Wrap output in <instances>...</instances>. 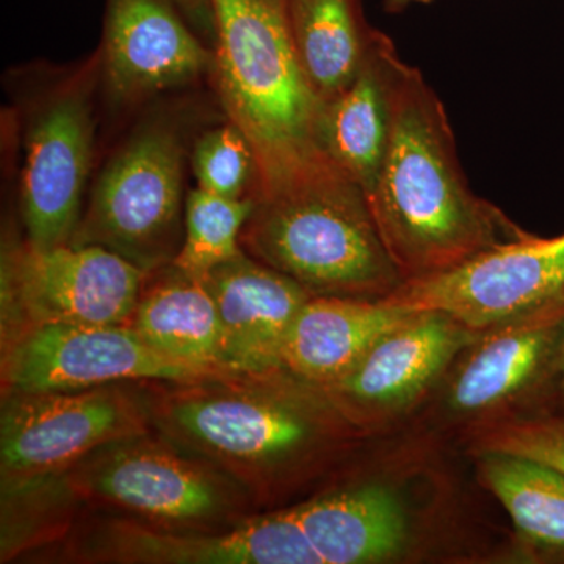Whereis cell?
Listing matches in <instances>:
<instances>
[{"label":"cell","instance_id":"1","mask_svg":"<svg viewBox=\"0 0 564 564\" xmlns=\"http://www.w3.org/2000/svg\"><path fill=\"white\" fill-rule=\"evenodd\" d=\"M143 386L152 429L228 474L256 507L321 477L369 434L285 369Z\"/></svg>","mask_w":564,"mask_h":564},{"label":"cell","instance_id":"2","mask_svg":"<svg viewBox=\"0 0 564 564\" xmlns=\"http://www.w3.org/2000/svg\"><path fill=\"white\" fill-rule=\"evenodd\" d=\"M367 199L404 281L445 272L527 232L470 188L444 102L406 62L388 150Z\"/></svg>","mask_w":564,"mask_h":564},{"label":"cell","instance_id":"3","mask_svg":"<svg viewBox=\"0 0 564 564\" xmlns=\"http://www.w3.org/2000/svg\"><path fill=\"white\" fill-rule=\"evenodd\" d=\"M210 6L212 76L229 122L254 151L252 198L332 163L318 140L323 101L300 65L282 11L265 0H210Z\"/></svg>","mask_w":564,"mask_h":564},{"label":"cell","instance_id":"4","mask_svg":"<svg viewBox=\"0 0 564 564\" xmlns=\"http://www.w3.org/2000/svg\"><path fill=\"white\" fill-rule=\"evenodd\" d=\"M240 243L313 296L384 300L404 282L366 192L333 162L254 198Z\"/></svg>","mask_w":564,"mask_h":564},{"label":"cell","instance_id":"5","mask_svg":"<svg viewBox=\"0 0 564 564\" xmlns=\"http://www.w3.org/2000/svg\"><path fill=\"white\" fill-rule=\"evenodd\" d=\"M36 485L55 513L70 500L198 530L226 529L256 514L242 486L155 430L104 445Z\"/></svg>","mask_w":564,"mask_h":564},{"label":"cell","instance_id":"6","mask_svg":"<svg viewBox=\"0 0 564 564\" xmlns=\"http://www.w3.org/2000/svg\"><path fill=\"white\" fill-rule=\"evenodd\" d=\"M187 144L176 124L152 118L96 177L69 243L96 245L144 272L173 263L184 242Z\"/></svg>","mask_w":564,"mask_h":564},{"label":"cell","instance_id":"7","mask_svg":"<svg viewBox=\"0 0 564 564\" xmlns=\"http://www.w3.org/2000/svg\"><path fill=\"white\" fill-rule=\"evenodd\" d=\"M99 54L41 88L25 111L20 203L25 242L69 243L95 159V87Z\"/></svg>","mask_w":564,"mask_h":564},{"label":"cell","instance_id":"8","mask_svg":"<svg viewBox=\"0 0 564 564\" xmlns=\"http://www.w3.org/2000/svg\"><path fill=\"white\" fill-rule=\"evenodd\" d=\"M2 395V489L68 470L104 445L152 432L143 383Z\"/></svg>","mask_w":564,"mask_h":564},{"label":"cell","instance_id":"9","mask_svg":"<svg viewBox=\"0 0 564 564\" xmlns=\"http://www.w3.org/2000/svg\"><path fill=\"white\" fill-rule=\"evenodd\" d=\"M150 273L96 245H9L2 256V345L47 323L129 325Z\"/></svg>","mask_w":564,"mask_h":564},{"label":"cell","instance_id":"10","mask_svg":"<svg viewBox=\"0 0 564 564\" xmlns=\"http://www.w3.org/2000/svg\"><path fill=\"white\" fill-rule=\"evenodd\" d=\"M383 302L413 313L448 315L475 333L562 307L564 234L525 232L445 272L404 281Z\"/></svg>","mask_w":564,"mask_h":564},{"label":"cell","instance_id":"11","mask_svg":"<svg viewBox=\"0 0 564 564\" xmlns=\"http://www.w3.org/2000/svg\"><path fill=\"white\" fill-rule=\"evenodd\" d=\"M65 558L107 564H322L292 507L248 516L226 529H177L98 519L77 530Z\"/></svg>","mask_w":564,"mask_h":564},{"label":"cell","instance_id":"12","mask_svg":"<svg viewBox=\"0 0 564 564\" xmlns=\"http://www.w3.org/2000/svg\"><path fill=\"white\" fill-rule=\"evenodd\" d=\"M209 375L165 358L131 325L47 323L2 345L3 392L182 383Z\"/></svg>","mask_w":564,"mask_h":564},{"label":"cell","instance_id":"13","mask_svg":"<svg viewBox=\"0 0 564 564\" xmlns=\"http://www.w3.org/2000/svg\"><path fill=\"white\" fill-rule=\"evenodd\" d=\"M564 334V306L478 334L445 375L444 410L470 426L551 411Z\"/></svg>","mask_w":564,"mask_h":564},{"label":"cell","instance_id":"14","mask_svg":"<svg viewBox=\"0 0 564 564\" xmlns=\"http://www.w3.org/2000/svg\"><path fill=\"white\" fill-rule=\"evenodd\" d=\"M478 334L445 314L413 313L325 389L356 425L372 433L419 406Z\"/></svg>","mask_w":564,"mask_h":564},{"label":"cell","instance_id":"15","mask_svg":"<svg viewBox=\"0 0 564 564\" xmlns=\"http://www.w3.org/2000/svg\"><path fill=\"white\" fill-rule=\"evenodd\" d=\"M214 61L169 0H107L99 65L115 102L132 106L188 87L212 74Z\"/></svg>","mask_w":564,"mask_h":564},{"label":"cell","instance_id":"16","mask_svg":"<svg viewBox=\"0 0 564 564\" xmlns=\"http://www.w3.org/2000/svg\"><path fill=\"white\" fill-rule=\"evenodd\" d=\"M204 280L220 318L223 372L284 369L285 337L313 295L245 251L212 270Z\"/></svg>","mask_w":564,"mask_h":564},{"label":"cell","instance_id":"17","mask_svg":"<svg viewBox=\"0 0 564 564\" xmlns=\"http://www.w3.org/2000/svg\"><path fill=\"white\" fill-rule=\"evenodd\" d=\"M292 510L322 564L397 563L414 549L410 505L384 480L337 486Z\"/></svg>","mask_w":564,"mask_h":564},{"label":"cell","instance_id":"18","mask_svg":"<svg viewBox=\"0 0 564 564\" xmlns=\"http://www.w3.org/2000/svg\"><path fill=\"white\" fill-rule=\"evenodd\" d=\"M403 62L391 36L378 31L350 84L323 102L322 150L366 195L372 191L388 150Z\"/></svg>","mask_w":564,"mask_h":564},{"label":"cell","instance_id":"19","mask_svg":"<svg viewBox=\"0 0 564 564\" xmlns=\"http://www.w3.org/2000/svg\"><path fill=\"white\" fill-rule=\"evenodd\" d=\"M411 314L413 311L383 300L311 296L285 337L282 367L310 383L328 388Z\"/></svg>","mask_w":564,"mask_h":564},{"label":"cell","instance_id":"20","mask_svg":"<svg viewBox=\"0 0 564 564\" xmlns=\"http://www.w3.org/2000/svg\"><path fill=\"white\" fill-rule=\"evenodd\" d=\"M129 325L165 358L203 372H223L220 318L204 278L174 263L154 270Z\"/></svg>","mask_w":564,"mask_h":564},{"label":"cell","instance_id":"21","mask_svg":"<svg viewBox=\"0 0 564 564\" xmlns=\"http://www.w3.org/2000/svg\"><path fill=\"white\" fill-rule=\"evenodd\" d=\"M475 455L481 484L513 521L519 556L564 563V474L524 456Z\"/></svg>","mask_w":564,"mask_h":564},{"label":"cell","instance_id":"22","mask_svg":"<svg viewBox=\"0 0 564 564\" xmlns=\"http://www.w3.org/2000/svg\"><path fill=\"white\" fill-rule=\"evenodd\" d=\"M293 50L323 102L361 68L378 29L367 24L361 0H282Z\"/></svg>","mask_w":564,"mask_h":564},{"label":"cell","instance_id":"23","mask_svg":"<svg viewBox=\"0 0 564 564\" xmlns=\"http://www.w3.org/2000/svg\"><path fill=\"white\" fill-rule=\"evenodd\" d=\"M252 209L251 196L228 198L193 188L185 202L184 242L174 265L193 276L206 278L242 254L240 239Z\"/></svg>","mask_w":564,"mask_h":564},{"label":"cell","instance_id":"24","mask_svg":"<svg viewBox=\"0 0 564 564\" xmlns=\"http://www.w3.org/2000/svg\"><path fill=\"white\" fill-rule=\"evenodd\" d=\"M191 166L203 191L228 198H252L258 162L250 141L231 122L199 137L192 150Z\"/></svg>","mask_w":564,"mask_h":564},{"label":"cell","instance_id":"25","mask_svg":"<svg viewBox=\"0 0 564 564\" xmlns=\"http://www.w3.org/2000/svg\"><path fill=\"white\" fill-rule=\"evenodd\" d=\"M470 447L547 464L564 474V415L554 411L516 414L470 426Z\"/></svg>","mask_w":564,"mask_h":564},{"label":"cell","instance_id":"26","mask_svg":"<svg viewBox=\"0 0 564 564\" xmlns=\"http://www.w3.org/2000/svg\"><path fill=\"white\" fill-rule=\"evenodd\" d=\"M173 7L192 24L199 29H207L215 35L214 13H212L210 0H169Z\"/></svg>","mask_w":564,"mask_h":564},{"label":"cell","instance_id":"27","mask_svg":"<svg viewBox=\"0 0 564 564\" xmlns=\"http://www.w3.org/2000/svg\"><path fill=\"white\" fill-rule=\"evenodd\" d=\"M551 411L564 415V334L562 348H560L558 367H556L554 403H552Z\"/></svg>","mask_w":564,"mask_h":564},{"label":"cell","instance_id":"28","mask_svg":"<svg viewBox=\"0 0 564 564\" xmlns=\"http://www.w3.org/2000/svg\"><path fill=\"white\" fill-rule=\"evenodd\" d=\"M433 0H384V10L389 14H399L406 10L408 7L414 6V3H422V6H429Z\"/></svg>","mask_w":564,"mask_h":564},{"label":"cell","instance_id":"29","mask_svg":"<svg viewBox=\"0 0 564 564\" xmlns=\"http://www.w3.org/2000/svg\"><path fill=\"white\" fill-rule=\"evenodd\" d=\"M265 2H269L270 6L276 7V9L282 11V0H265Z\"/></svg>","mask_w":564,"mask_h":564}]
</instances>
